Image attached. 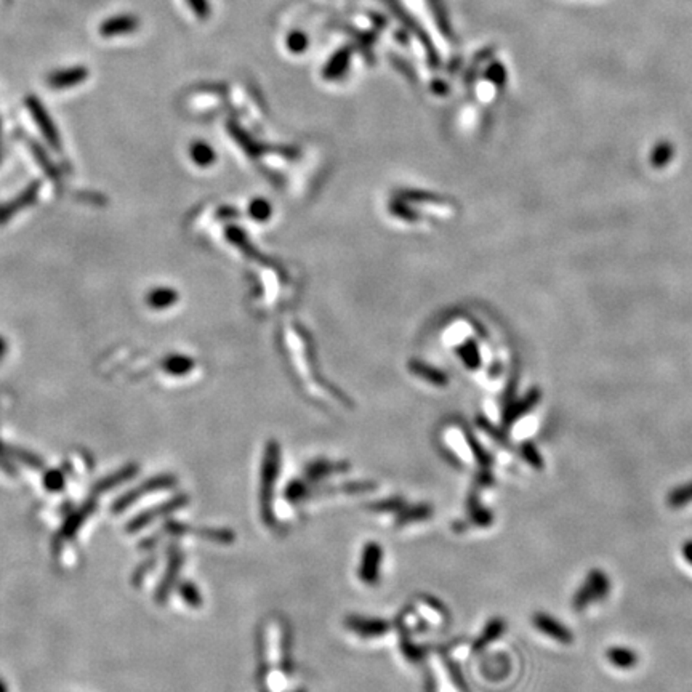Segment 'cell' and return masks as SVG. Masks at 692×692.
Here are the masks:
<instances>
[{
	"instance_id": "obj_30",
	"label": "cell",
	"mask_w": 692,
	"mask_h": 692,
	"mask_svg": "<svg viewBox=\"0 0 692 692\" xmlns=\"http://www.w3.org/2000/svg\"><path fill=\"white\" fill-rule=\"evenodd\" d=\"M523 454H524V458H526V462L531 463L532 467L534 468H542L543 467V463H542V457L537 454L535 449L532 446H524V450H523Z\"/></svg>"
},
{
	"instance_id": "obj_7",
	"label": "cell",
	"mask_w": 692,
	"mask_h": 692,
	"mask_svg": "<svg viewBox=\"0 0 692 692\" xmlns=\"http://www.w3.org/2000/svg\"><path fill=\"white\" fill-rule=\"evenodd\" d=\"M383 548L377 542H369L361 551V560L358 565V579L367 586L378 584L380 572H382Z\"/></svg>"
},
{
	"instance_id": "obj_22",
	"label": "cell",
	"mask_w": 692,
	"mask_h": 692,
	"mask_svg": "<svg viewBox=\"0 0 692 692\" xmlns=\"http://www.w3.org/2000/svg\"><path fill=\"white\" fill-rule=\"evenodd\" d=\"M667 504L671 508H683L692 504V481L671 489L670 494L667 495Z\"/></svg>"
},
{
	"instance_id": "obj_20",
	"label": "cell",
	"mask_w": 692,
	"mask_h": 692,
	"mask_svg": "<svg viewBox=\"0 0 692 692\" xmlns=\"http://www.w3.org/2000/svg\"><path fill=\"white\" fill-rule=\"evenodd\" d=\"M28 106L30 109V113H33L34 119L38 120V124L42 127V130H44V133L47 135L48 138L53 140V142H55V140H57V133H55L53 124L50 122V119H48V115L45 113L44 106L40 105V101L38 100V98H29V100H28Z\"/></svg>"
},
{
	"instance_id": "obj_19",
	"label": "cell",
	"mask_w": 692,
	"mask_h": 692,
	"mask_svg": "<svg viewBox=\"0 0 692 692\" xmlns=\"http://www.w3.org/2000/svg\"><path fill=\"white\" fill-rule=\"evenodd\" d=\"M311 489H313V486H311V482L306 481L305 477L303 480H293L285 486L284 499L289 501V504L298 505L302 504V501L308 500Z\"/></svg>"
},
{
	"instance_id": "obj_33",
	"label": "cell",
	"mask_w": 692,
	"mask_h": 692,
	"mask_svg": "<svg viewBox=\"0 0 692 692\" xmlns=\"http://www.w3.org/2000/svg\"><path fill=\"white\" fill-rule=\"evenodd\" d=\"M683 556H684V560L689 562V565L692 566V540L689 542H686L683 545Z\"/></svg>"
},
{
	"instance_id": "obj_17",
	"label": "cell",
	"mask_w": 692,
	"mask_h": 692,
	"mask_svg": "<svg viewBox=\"0 0 692 692\" xmlns=\"http://www.w3.org/2000/svg\"><path fill=\"white\" fill-rule=\"evenodd\" d=\"M606 659L609 660L611 665L620 670H632L640 662V657L636 651L632 647L625 646H612L606 651Z\"/></svg>"
},
{
	"instance_id": "obj_27",
	"label": "cell",
	"mask_w": 692,
	"mask_h": 692,
	"mask_svg": "<svg viewBox=\"0 0 692 692\" xmlns=\"http://www.w3.org/2000/svg\"><path fill=\"white\" fill-rule=\"evenodd\" d=\"M11 455H15L21 463L28 465V467L34 468V470H42V468H44V462H42L39 457L29 454V452H24V450H11Z\"/></svg>"
},
{
	"instance_id": "obj_18",
	"label": "cell",
	"mask_w": 692,
	"mask_h": 692,
	"mask_svg": "<svg viewBox=\"0 0 692 692\" xmlns=\"http://www.w3.org/2000/svg\"><path fill=\"white\" fill-rule=\"evenodd\" d=\"M505 630H506V623H505L504 618H500V617L491 618V620L487 622V625L484 627L482 633L477 636V640L475 641L473 651L480 652V651H482V649H486L489 645H491V642H494L495 640L500 638V636L505 633Z\"/></svg>"
},
{
	"instance_id": "obj_31",
	"label": "cell",
	"mask_w": 692,
	"mask_h": 692,
	"mask_svg": "<svg viewBox=\"0 0 692 692\" xmlns=\"http://www.w3.org/2000/svg\"><path fill=\"white\" fill-rule=\"evenodd\" d=\"M250 210H252V215L255 217V220H265L269 215V212H271L269 205L263 200H255L252 207H250Z\"/></svg>"
},
{
	"instance_id": "obj_9",
	"label": "cell",
	"mask_w": 692,
	"mask_h": 692,
	"mask_svg": "<svg viewBox=\"0 0 692 692\" xmlns=\"http://www.w3.org/2000/svg\"><path fill=\"white\" fill-rule=\"evenodd\" d=\"M412 608L415 612L421 617L426 625L434 627V628H444L447 623H449V612L441 604L438 599H434L431 596L421 595L415 598V601L412 603Z\"/></svg>"
},
{
	"instance_id": "obj_16",
	"label": "cell",
	"mask_w": 692,
	"mask_h": 692,
	"mask_svg": "<svg viewBox=\"0 0 692 692\" xmlns=\"http://www.w3.org/2000/svg\"><path fill=\"white\" fill-rule=\"evenodd\" d=\"M433 516V506L428 504H419L412 506H404L401 511L396 513V528H404V526L415 524V523H425Z\"/></svg>"
},
{
	"instance_id": "obj_2",
	"label": "cell",
	"mask_w": 692,
	"mask_h": 692,
	"mask_svg": "<svg viewBox=\"0 0 692 692\" xmlns=\"http://www.w3.org/2000/svg\"><path fill=\"white\" fill-rule=\"evenodd\" d=\"M280 471V447L276 441H269L263 454L261 471H260V518L266 528H273L276 523L274 516V492L276 484L279 480Z\"/></svg>"
},
{
	"instance_id": "obj_6",
	"label": "cell",
	"mask_w": 692,
	"mask_h": 692,
	"mask_svg": "<svg viewBox=\"0 0 692 692\" xmlns=\"http://www.w3.org/2000/svg\"><path fill=\"white\" fill-rule=\"evenodd\" d=\"M183 561H185V556L181 553V548H178V545L176 543H171L169 547L167 567H165V572L162 575L161 582H159L154 595L157 604H165V601L170 598L171 591H174V588L176 585V580H178V575L181 572Z\"/></svg>"
},
{
	"instance_id": "obj_8",
	"label": "cell",
	"mask_w": 692,
	"mask_h": 692,
	"mask_svg": "<svg viewBox=\"0 0 692 692\" xmlns=\"http://www.w3.org/2000/svg\"><path fill=\"white\" fill-rule=\"evenodd\" d=\"M345 627L350 633L358 636L361 640H382L391 632V625L383 618L364 617V616H348L345 618Z\"/></svg>"
},
{
	"instance_id": "obj_4",
	"label": "cell",
	"mask_w": 692,
	"mask_h": 692,
	"mask_svg": "<svg viewBox=\"0 0 692 692\" xmlns=\"http://www.w3.org/2000/svg\"><path fill=\"white\" fill-rule=\"evenodd\" d=\"M176 484H178V480L170 473H162L154 477H149V480H146L144 482L138 484L137 487H133L125 494H122L120 497L113 504L111 511L119 514L122 511H125L127 508H130L132 505L137 504V501L142 497H144V495L156 494L161 491H169V489H174Z\"/></svg>"
},
{
	"instance_id": "obj_34",
	"label": "cell",
	"mask_w": 692,
	"mask_h": 692,
	"mask_svg": "<svg viewBox=\"0 0 692 692\" xmlns=\"http://www.w3.org/2000/svg\"><path fill=\"white\" fill-rule=\"evenodd\" d=\"M0 692H8L7 684H5V681H4L2 678H0Z\"/></svg>"
},
{
	"instance_id": "obj_32",
	"label": "cell",
	"mask_w": 692,
	"mask_h": 692,
	"mask_svg": "<svg viewBox=\"0 0 692 692\" xmlns=\"http://www.w3.org/2000/svg\"><path fill=\"white\" fill-rule=\"evenodd\" d=\"M188 4L191 5V8L195 11V15H199L200 18L207 16V11H209V7H207L205 0H188Z\"/></svg>"
},
{
	"instance_id": "obj_26",
	"label": "cell",
	"mask_w": 692,
	"mask_h": 692,
	"mask_svg": "<svg viewBox=\"0 0 692 692\" xmlns=\"http://www.w3.org/2000/svg\"><path fill=\"white\" fill-rule=\"evenodd\" d=\"M404 506H406V501L399 497H393V499L377 501V504H372L369 508L372 511L383 514V513H397L401 511Z\"/></svg>"
},
{
	"instance_id": "obj_15",
	"label": "cell",
	"mask_w": 692,
	"mask_h": 692,
	"mask_svg": "<svg viewBox=\"0 0 692 692\" xmlns=\"http://www.w3.org/2000/svg\"><path fill=\"white\" fill-rule=\"evenodd\" d=\"M87 76H89L87 67L84 66L67 67V69H61L50 74V77H48V85L53 89L74 87L77 84H82L85 79H87Z\"/></svg>"
},
{
	"instance_id": "obj_3",
	"label": "cell",
	"mask_w": 692,
	"mask_h": 692,
	"mask_svg": "<svg viewBox=\"0 0 692 692\" xmlns=\"http://www.w3.org/2000/svg\"><path fill=\"white\" fill-rule=\"evenodd\" d=\"M609 593H611L609 575L604 571H601V569H591V571L586 574L584 584H582L579 590L574 593L572 608L575 611H584L588 608V606L608 598Z\"/></svg>"
},
{
	"instance_id": "obj_25",
	"label": "cell",
	"mask_w": 692,
	"mask_h": 692,
	"mask_svg": "<svg viewBox=\"0 0 692 692\" xmlns=\"http://www.w3.org/2000/svg\"><path fill=\"white\" fill-rule=\"evenodd\" d=\"M44 486L48 492H59L66 486V476L63 471L52 470L44 475Z\"/></svg>"
},
{
	"instance_id": "obj_28",
	"label": "cell",
	"mask_w": 692,
	"mask_h": 692,
	"mask_svg": "<svg viewBox=\"0 0 692 692\" xmlns=\"http://www.w3.org/2000/svg\"><path fill=\"white\" fill-rule=\"evenodd\" d=\"M156 566V558H149V560H146L143 565H140L137 569H135V572H133V585H140L143 582L144 579V575L148 574L152 567Z\"/></svg>"
},
{
	"instance_id": "obj_1",
	"label": "cell",
	"mask_w": 692,
	"mask_h": 692,
	"mask_svg": "<svg viewBox=\"0 0 692 692\" xmlns=\"http://www.w3.org/2000/svg\"><path fill=\"white\" fill-rule=\"evenodd\" d=\"M290 630L279 617L265 623L260 641V683L265 692H280L292 675Z\"/></svg>"
},
{
	"instance_id": "obj_11",
	"label": "cell",
	"mask_w": 692,
	"mask_h": 692,
	"mask_svg": "<svg viewBox=\"0 0 692 692\" xmlns=\"http://www.w3.org/2000/svg\"><path fill=\"white\" fill-rule=\"evenodd\" d=\"M95 508H96V500L90 499L79 506L76 511L67 514V518L64 519V523L58 532L59 540L61 542L71 540V538L77 534L79 529L82 528V524L87 521L89 516H91V513L95 511Z\"/></svg>"
},
{
	"instance_id": "obj_5",
	"label": "cell",
	"mask_w": 692,
	"mask_h": 692,
	"mask_svg": "<svg viewBox=\"0 0 692 692\" xmlns=\"http://www.w3.org/2000/svg\"><path fill=\"white\" fill-rule=\"evenodd\" d=\"M188 504H189V497L186 494L175 495V497L165 500V501H162V504H159L156 506H151V508H148V510H144L140 514H137V516H133L130 519V523L127 524L125 532H128V534L140 532L142 529L148 528L151 523L157 521V519L165 518L171 513L181 510V508H185Z\"/></svg>"
},
{
	"instance_id": "obj_13",
	"label": "cell",
	"mask_w": 692,
	"mask_h": 692,
	"mask_svg": "<svg viewBox=\"0 0 692 692\" xmlns=\"http://www.w3.org/2000/svg\"><path fill=\"white\" fill-rule=\"evenodd\" d=\"M348 468H350V465H348V463L329 462V460H317V462L310 463L308 467H306V470H305V480L308 481V482H311V484H314V482H319V481L327 480V477H332V476H336V475H340V473H345V471H348Z\"/></svg>"
},
{
	"instance_id": "obj_23",
	"label": "cell",
	"mask_w": 692,
	"mask_h": 692,
	"mask_svg": "<svg viewBox=\"0 0 692 692\" xmlns=\"http://www.w3.org/2000/svg\"><path fill=\"white\" fill-rule=\"evenodd\" d=\"M468 511H470L471 521H473L477 526H481V528H487V526L491 524L492 519H494L492 513L489 511L487 508H484V506L480 505V501H477V497H470Z\"/></svg>"
},
{
	"instance_id": "obj_24",
	"label": "cell",
	"mask_w": 692,
	"mask_h": 692,
	"mask_svg": "<svg viewBox=\"0 0 692 692\" xmlns=\"http://www.w3.org/2000/svg\"><path fill=\"white\" fill-rule=\"evenodd\" d=\"M178 593L186 606L193 609L202 608V595L193 582H181L178 585Z\"/></svg>"
},
{
	"instance_id": "obj_21",
	"label": "cell",
	"mask_w": 692,
	"mask_h": 692,
	"mask_svg": "<svg viewBox=\"0 0 692 692\" xmlns=\"http://www.w3.org/2000/svg\"><path fill=\"white\" fill-rule=\"evenodd\" d=\"M191 534H198L202 540H209L218 545H231L234 542V532L229 529H213V528H204V529H194L191 528Z\"/></svg>"
},
{
	"instance_id": "obj_14",
	"label": "cell",
	"mask_w": 692,
	"mask_h": 692,
	"mask_svg": "<svg viewBox=\"0 0 692 692\" xmlns=\"http://www.w3.org/2000/svg\"><path fill=\"white\" fill-rule=\"evenodd\" d=\"M140 23L138 18L133 15H119L113 16L109 20L103 21L100 26V34L103 38H115V35H124V34H132L138 29Z\"/></svg>"
},
{
	"instance_id": "obj_12",
	"label": "cell",
	"mask_w": 692,
	"mask_h": 692,
	"mask_svg": "<svg viewBox=\"0 0 692 692\" xmlns=\"http://www.w3.org/2000/svg\"><path fill=\"white\" fill-rule=\"evenodd\" d=\"M137 473H138V465H135V463L124 465V467L119 468L118 471H114V473L108 475L106 477H101L100 481H96L93 484V487H91V494L101 495V494H106L109 491H113L114 487L120 486V484L133 480V477L137 476Z\"/></svg>"
},
{
	"instance_id": "obj_29",
	"label": "cell",
	"mask_w": 692,
	"mask_h": 692,
	"mask_svg": "<svg viewBox=\"0 0 692 692\" xmlns=\"http://www.w3.org/2000/svg\"><path fill=\"white\" fill-rule=\"evenodd\" d=\"M193 157L199 164H209L210 161H213V152L207 144H195L193 149Z\"/></svg>"
},
{
	"instance_id": "obj_10",
	"label": "cell",
	"mask_w": 692,
	"mask_h": 692,
	"mask_svg": "<svg viewBox=\"0 0 692 692\" xmlns=\"http://www.w3.org/2000/svg\"><path fill=\"white\" fill-rule=\"evenodd\" d=\"M532 625L537 632L543 633L548 638H553L561 645H572L574 635L565 623H561L558 618L547 614V612H535L532 616Z\"/></svg>"
}]
</instances>
